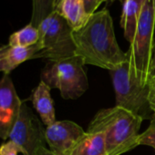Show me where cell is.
I'll use <instances>...</instances> for the list:
<instances>
[{
  "mask_svg": "<svg viewBox=\"0 0 155 155\" xmlns=\"http://www.w3.org/2000/svg\"><path fill=\"white\" fill-rule=\"evenodd\" d=\"M149 86H150V95L149 101L151 110L155 114V69L151 71L150 79H149Z\"/></svg>",
  "mask_w": 155,
  "mask_h": 155,
  "instance_id": "d6986e66",
  "label": "cell"
},
{
  "mask_svg": "<svg viewBox=\"0 0 155 155\" xmlns=\"http://www.w3.org/2000/svg\"><path fill=\"white\" fill-rule=\"evenodd\" d=\"M86 131L72 120H57L46 127V142L54 155H68Z\"/></svg>",
  "mask_w": 155,
  "mask_h": 155,
  "instance_id": "ba28073f",
  "label": "cell"
},
{
  "mask_svg": "<svg viewBox=\"0 0 155 155\" xmlns=\"http://www.w3.org/2000/svg\"><path fill=\"white\" fill-rule=\"evenodd\" d=\"M155 69V49L153 51V55H152V60H151V71Z\"/></svg>",
  "mask_w": 155,
  "mask_h": 155,
  "instance_id": "7402d4cb",
  "label": "cell"
},
{
  "mask_svg": "<svg viewBox=\"0 0 155 155\" xmlns=\"http://www.w3.org/2000/svg\"><path fill=\"white\" fill-rule=\"evenodd\" d=\"M23 101L8 74L0 79V138L8 140L18 117Z\"/></svg>",
  "mask_w": 155,
  "mask_h": 155,
  "instance_id": "9c48e42d",
  "label": "cell"
},
{
  "mask_svg": "<svg viewBox=\"0 0 155 155\" xmlns=\"http://www.w3.org/2000/svg\"><path fill=\"white\" fill-rule=\"evenodd\" d=\"M33 155H54V154L49 150V149L46 147H41Z\"/></svg>",
  "mask_w": 155,
  "mask_h": 155,
  "instance_id": "44dd1931",
  "label": "cell"
},
{
  "mask_svg": "<svg viewBox=\"0 0 155 155\" xmlns=\"http://www.w3.org/2000/svg\"><path fill=\"white\" fill-rule=\"evenodd\" d=\"M142 121L141 117L114 106L100 110L90 122L87 132L104 135L107 155H122L138 146Z\"/></svg>",
  "mask_w": 155,
  "mask_h": 155,
  "instance_id": "7a4b0ae2",
  "label": "cell"
},
{
  "mask_svg": "<svg viewBox=\"0 0 155 155\" xmlns=\"http://www.w3.org/2000/svg\"><path fill=\"white\" fill-rule=\"evenodd\" d=\"M46 129L31 109L22 103L18 117L9 134V140L18 144L24 155H33L39 148L45 147Z\"/></svg>",
  "mask_w": 155,
  "mask_h": 155,
  "instance_id": "52a82bcc",
  "label": "cell"
},
{
  "mask_svg": "<svg viewBox=\"0 0 155 155\" xmlns=\"http://www.w3.org/2000/svg\"><path fill=\"white\" fill-rule=\"evenodd\" d=\"M40 51L35 58H45L48 61L75 56V46L72 38L73 29L61 16L52 12L38 26Z\"/></svg>",
  "mask_w": 155,
  "mask_h": 155,
  "instance_id": "8992f818",
  "label": "cell"
},
{
  "mask_svg": "<svg viewBox=\"0 0 155 155\" xmlns=\"http://www.w3.org/2000/svg\"><path fill=\"white\" fill-rule=\"evenodd\" d=\"M75 56L85 65H92L109 71L128 60L116 39L112 18L107 8L97 11L86 24L72 32Z\"/></svg>",
  "mask_w": 155,
  "mask_h": 155,
  "instance_id": "6da1fadb",
  "label": "cell"
},
{
  "mask_svg": "<svg viewBox=\"0 0 155 155\" xmlns=\"http://www.w3.org/2000/svg\"><path fill=\"white\" fill-rule=\"evenodd\" d=\"M68 155H107L104 135L86 131Z\"/></svg>",
  "mask_w": 155,
  "mask_h": 155,
  "instance_id": "5bb4252c",
  "label": "cell"
},
{
  "mask_svg": "<svg viewBox=\"0 0 155 155\" xmlns=\"http://www.w3.org/2000/svg\"><path fill=\"white\" fill-rule=\"evenodd\" d=\"M154 31L155 0H146L127 52L132 70L145 84L149 83L151 73V60L155 49Z\"/></svg>",
  "mask_w": 155,
  "mask_h": 155,
  "instance_id": "3957f363",
  "label": "cell"
},
{
  "mask_svg": "<svg viewBox=\"0 0 155 155\" xmlns=\"http://www.w3.org/2000/svg\"><path fill=\"white\" fill-rule=\"evenodd\" d=\"M18 153L24 155V150L18 144L11 140L0 145V155H18Z\"/></svg>",
  "mask_w": 155,
  "mask_h": 155,
  "instance_id": "ac0fdd59",
  "label": "cell"
},
{
  "mask_svg": "<svg viewBox=\"0 0 155 155\" xmlns=\"http://www.w3.org/2000/svg\"><path fill=\"white\" fill-rule=\"evenodd\" d=\"M146 0H122L120 27L129 43L133 39L137 23Z\"/></svg>",
  "mask_w": 155,
  "mask_h": 155,
  "instance_id": "4fadbf2b",
  "label": "cell"
},
{
  "mask_svg": "<svg viewBox=\"0 0 155 155\" xmlns=\"http://www.w3.org/2000/svg\"><path fill=\"white\" fill-rule=\"evenodd\" d=\"M50 87L41 81L33 90L30 96L33 107L38 113L43 124L46 125V127H48L57 121L54 102L50 95Z\"/></svg>",
  "mask_w": 155,
  "mask_h": 155,
  "instance_id": "7c38bea8",
  "label": "cell"
},
{
  "mask_svg": "<svg viewBox=\"0 0 155 155\" xmlns=\"http://www.w3.org/2000/svg\"><path fill=\"white\" fill-rule=\"evenodd\" d=\"M39 40V32L38 28L31 23L21 29L12 33L8 38V44L15 47L28 48L36 45Z\"/></svg>",
  "mask_w": 155,
  "mask_h": 155,
  "instance_id": "9a60e30c",
  "label": "cell"
},
{
  "mask_svg": "<svg viewBox=\"0 0 155 155\" xmlns=\"http://www.w3.org/2000/svg\"><path fill=\"white\" fill-rule=\"evenodd\" d=\"M146 145L155 150V119H152L149 127L138 137V146Z\"/></svg>",
  "mask_w": 155,
  "mask_h": 155,
  "instance_id": "e0dca14e",
  "label": "cell"
},
{
  "mask_svg": "<svg viewBox=\"0 0 155 155\" xmlns=\"http://www.w3.org/2000/svg\"><path fill=\"white\" fill-rule=\"evenodd\" d=\"M83 60L78 56L48 61L41 71V81L50 89L59 91L64 100H76L89 89V80Z\"/></svg>",
  "mask_w": 155,
  "mask_h": 155,
  "instance_id": "5b68a950",
  "label": "cell"
},
{
  "mask_svg": "<svg viewBox=\"0 0 155 155\" xmlns=\"http://www.w3.org/2000/svg\"><path fill=\"white\" fill-rule=\"evenodd\" d=\"M83 1L87 14L89 16H91L97 12V9L103 2H106L108 0H83Z\"/></svg>",
  "mask_w": 155,
  "mask_h": 155,
  "instance_id": "ffe728a7",
  "label": "cell"
},
{
  "mask_svg": "<svg viewBox=\"0 0 155 155\" xmlns=\"http://www.w3.org/2000/svg\"><path fill=\"white\" fill-rule=\"evenodd\" d=\"M55 0H32V17L30 23L38 28L41 21L54 11Z\"/></svg>",
  "mask_w": 155,
  "mask_h": 155,
  "instance_id": "2e32d148",
  "label": "cell"
},
{
  "mask_svg": "<svg viewBox=\"0 0 155 155\" xmlns=\"http://www.w3.org/2000/svg\"><path fill=\"white\" fill-rule=\"evenodd\" d=\"M54 12L66 19L73 31L82 28L91 17L85 10L83 0H55Z\"/></svg>",
  "mask_w": 155,
  "mask_h": 155,
  "instance_id": "8fae6325",
  "label": "cell"
},
{
  "mask_svg": "<svg viewBox=\"0 0 155 155\" xmlns=\"http://www.w3.org/2000/svg\"><path fill=\"white\" fill-rule=\"evenodd\" d=\"M116 96L117 107L125 109L143 120L155 114L149 101L150 86L143 83L132 70L129 59L110 71Z\"/></svg>",
  "mask_w": 155,
  "mask_h": 155,
  "instance_id": "277c9868",
  "label": "cell"
},
{
  "mask_svg": "<svg viewBox=\"0 0 155 155\" xmlns=\"http://www.w3.org/2000/svg\"><path fill=\"white\" fill-rule=\"evenodd\" d=\"M40 51L38 43L32 47L22 48L9 44L0 45V72L8 74L23 62L35 58Z\"/></svg>",
  "mask_w": 155,
  "mask_h": 155,
  "instance_id": "30bf717a",
  "label": "cell"
}]
</instances>
